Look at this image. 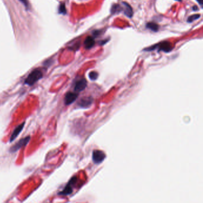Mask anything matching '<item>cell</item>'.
<instances>
[{"mask_svg":"<svg viewBox=\"0 0 203 203\" xmlns=\"http://www.w3.org/2000/svg\"><path fill=\"white\" fill-rule=\"evenodd\" d=\"M42 77H43L42 71L39 68H36L33 70L28 75V76L25 79V83L29 86H32L39 79H41Z\"/></svg>","mask_w":203,"mask_h":203,"instance_id":"6da1fadb","label":"cell"},{"mask_svg":"<svg viewBox=\"0 0 203 203\" xmlns=\"http://www.w3.org/2000/svg\"><path fill=\"white\" fill-rule=\"evenodd\" d=\"M172 45L170 42H167V41H163L161 42L160 43H159L158 44L155 45L152 47H149L146 49H145V51H152L154 50L155 49L158 48L159 51H163L165 53H169L170 51H172Z\"/></svg>","mask_w":203,"mask_h":203,"instance_id":"7a4b0ae2","label":"cell"},{"mask_svg":"<svg viewBox=\"0 0 203 203\" xmlns=\"http://www.w3.org/2000/svg\"><path fill=\"white\" fill-rule=\"evenodd\" d=\"M30 136H28L26 138H22L21 139L20 141H19L14 146H13L10 149V151L11 152H15L16 151H17L20 148H21L22 147H23V146L26 145L28 142L30 141Z\"/></svg>","mask_w":203,"mask_h":203,"instance_id":"3957f363","label":"cell"},{"mask_svg":"<svg viewBox=\"0 0 203 203\" xmlns=\"http://www.w3.org/2000/svg\"><path fill=\"white\" fill-rule=\"evenodd\" d=\"M106 157V156L105 153L102 151L95 150L92 152V160L96 164H99L103 162Z\"/></svg>","mask_w":203,"mask_h":203,"instance_id":"277c9868","label":"cell"},{"mask_svg":"<svg viewBox=\"0 0 203 203\" xmlns=\"http://www.w3.org/2000/svg\"><path fill=\"white\" fill-rule=\"evenodd\" d=\"M87 86V82L85 79L82 78L77 80L74 86V90L76 92L78 93L83 91Z\"/></svg>","mask_w":203,"mask_h":203,"instance_id":"5b68a950","label":"cell"},{"mask_svg":"<svg viewBox=\"0 0 203 203\" xmlns=\"http://www.w3.org/2000/svg\"><path fill=\"white\" fill-rule=\"evenodd\" d=\"M76 181V177H74L68 183V185L66 186V187L65 188V189L60 192L59 193V195H61V196H68V195H70V194H71V193L73 192V190H72V187L71 186L75 183Z\"/></svg>","mask_w":203,"mask_h":203,"instance_id":"8992f818","label":"cell"},{"mask_svg":"<svg viewBox=\"0 0 203 203\" xmlns=\"http://www.w3.org/2000/svg\"><path fill=\"white\" fill-rule=\"evenodd\" d=\"M93 103V98L91 97H85L82 98L78 102V105L82 108H88Z\"/></svg>","mask_w":203,"mask_h":203,"instance_id":"52a82bcc","label":"cell"},{"mask_svg":"<svg viewBox=\"0 0 203 203\" xmlns=\"http://www.w3.org/2000/svg\"><path fill=\"white\" fill-rule=\"evenodd\" d=\"M78 97L77 93L68 92L65 97V103L66 105H70L72 104L77 99Z\"/></svg>","mask_w":203,"mask_h":203,"instance_id":"ba28073f","label":"cell"},{"mask_svg":"<svg viewBox=\"0 0 203 203\" xmlns=\"http://www.w3.org/2000/svg\"><path fill=\"white\" fill-rule=\"evenodd\" d=\"M25 123H22V124L19 125L17 127H16L15 128V129L14 130L13 134H11L10 139V142H13L17 136L20 134V133L22 131V130L23 129L24 126H25Z\"/></svg>","mask_w":203,"mask_h":203,"instance_id":"9c48e42d","label":"cell"},{"mask_svg":"<svg viewBox=\"0 0 203 203\" xmlns=\"http://www.w3.org/2000/svg\"><path fill=\"white\" fill-rule=\"evenodd\" d=\"M95 45V40L94 38L91 36H89L86 38L84 41V46L85 48L87 50L91 49Z\"/></svg>","mask_w":203,"mask_h":203,"instance_id":"30bf717a","label":"cell"},{"mask_svg":"<svg viewBox=\"0 0 203 203\" xmlns=\"http://www.w3.org/2000/svg\"><path fill=\"white\" fill-rule=\"evenodd\" d=\"M123 5H124V13L125 14L128 16V17H132L133 16V10L131 6L126 2H122Z\"/></svg>","mask_w":203,"mask_h":203,"instance_id":"8fae6325","label":"cell"},{"mask_svg":"<svg viewBox=\"0 0 203 203\" xmlns=\"http://www.w3.org/2000/svg\"><path fill=\"white\" fill-rule=\"evenodd\" d=\"M146 28L154 32H157L159 29V26L157 24L153 22H149L146 25Z\"/></svg>","mask_w":203,"mask_h":203,"instance_id":"7c38bea8","label":"cell"},{"mask_svg":"<svg viewBox=\"0 0 203 203\" xmlns=\"http://www.w3.org/2000/svg\"><path fill=\"white\" fill-rule=\"evenodd\" d=\"M122 7L120 6V5L118 4H114L111 9V12L113 14H115V13H119L120 11H122Z\"/></svg>","mask_w":203,"mask_h":203,"instance_id":"4fadbf2b","label":"cell"},{"mask_svg":"<svg viewBox=\"0 0 203 203\" xmlns=\"http://www.w3.org/2000/svg\"><path fill=\"white\" fill-rule=\"evenodd\" d=\"M201 17V15L199 14H194V15H192L191 16H190L188 18V20H187V22H189V23H191L193 22V21L199 19L200 17Z\"/></svg>","mask_w":203,"mask_h":203,"instance_id":"5bb4252c","label":"cell"},{"mask_svg":"<svg viewBox=\"0 0 203 203\" xmlns=\"http://www.w3.org/2000/svg\"><path fill=\"white\" fill-rule=\"evenodd\" d=\"M98 76V74L95 71H91L89 74V77L90 79L92 80H95L97 79Z\"/></svg>","mask_w":203,"mask_h":203,"instance_id":"9a60e30c","label":"cell"},{"mask_svg":"<svg viewBox=\"0 0 203 203\" xmlns=\"http://www.w3.org/2000/svg\"><path fill=\"white\" fill-rule=\"evenodd\" d=\"M59 13L63 14H66V8L65 4L64 3H62L60 4L59 7Z\"/></svg>","mask_w":203,"mask_h":203,"instance_id":"2e32d148","label":"cell"},{"mask_svg":"<svg viewBox=\"0 0 203 203\" xmlns=\"http://www.w3.org/2000/svg\"><path fill=\"white\" fill-rule=\"evenodd\" d=\"M22 3H23L24 4V5L28 8L29 7V2L28 0H19Z\"/></svg>","mask_w":203,"mask_h":203,"instance_id":"e0dca14e","label":"cell"},{"mask_svg":"<svg viewBox=\"0 0 203 203\" xmlns=\"http://www.w3.org/2000/svg\"><path fill=\"white\" fill-rule=\"evenodd\" d=\"M100 33H101V30H95L94 32H93V35L95 36H98Z\"/></svg>","mask_w":203,"mask_h":203,"instance_id":"ac0fdd59","label":"cell"},{"mask_svg":"<svg viewBox=\"0 0 203 203\" xmlns=\"http://www.w3.org/2000/svg\"><path fill=\"white\" fill-rule=\"evenodd\" d=\"M108 41V40L107 39V40H104V41H101L100 42V45H104Z\"/></svg>","mask_w":203,"mask_h":203,"instance_id":"d6986e66","label":"cell"},{"mask_svg":"<svg viewBox=\"0 0 203 203\" xmlns=\"http://www.w3.org/2000/svg\"><path fill=\"white\" fill-rule=\"evenodd\" d=\"M199 4H200V5L202 7L203 6V0H196Z\"/></svg>","mask_w":203,"mask_h":203,"instance_id":"ffe728a7","label":"cell"},{"mask_svg":"<svg viewBox=\"0 0 203 203\" xmlns=\"http://www.w3.org/2000/svg\"><path fill=\"white\" fill-rule=\"evenodd\" d=\"M198 9H199V8H198V7L196 6V5H194V6L193 7V10L194 11H197V10H198Z\"/></svg>","mask_w":203,"mask_h":203,"instance_id":"44dd1931","label":"cell"},{"mask_svg":"<svg viewBox=\"0 0 203 203\" xmlns=\"http://www.w3.org/2000/svg\"><path fill=\"white\" fill-rule=\"evenodd\" d=\"M176 1H181L182 0H176Z\"/></svg>","mask_w":203,"mask_h":203,"instance_id":"7402d4cb","label":"cell"}]
</instances>
